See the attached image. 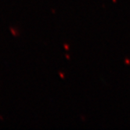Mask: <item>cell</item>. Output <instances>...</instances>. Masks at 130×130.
Returning <instances> with one entry per match:
<instances>
[{
	"instance_id": "1",
	"label": "cell",
	"mask_w": 130,
	"mask_h": 130,
	"mask_svg": "<svg viewBox=\"0 0 130 130\" xmlns=\"http://www.w3.org/2000/svg\"><path fill=\"white\" fill-rule=\"evenodd\" d=\"M10 31H11V32H12V34H13V36H15V37H16V36L17 35V31H16L14 29H13L12 27H10Z\"/></svg>"
}]
</instances>
